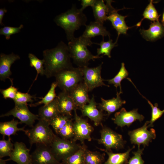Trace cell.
I'll list each match as a JSON object with an SVG mask.
<instances>
[{
    "label": "cell",
    "instance_id": "cell-28",
    "mask_svg": "<svg viewBox=\"0 0 164 164\" xmlns=\"http://www.w3.org/2000/svg\"><path fill=\"white\" fill-rule=\"evenodd\" d=\"M87 148L84 143L75 153L61 162L62 164H85L84 160L85 151Z\"/></svg>",
    "mask_w": 164,
    "mask_h": 164
},
{
    "label": "cell",
    "instance_id": "cell-7",
    "mask_svg": "<svg viewBox=\"0 0 164 164\" xmlns=\"http://www.w3.org/2000/svg\"><path fill=\"white\" fill-rule=\"evenodd\" d=\"M100 133L101 137L97 140L98 143L103 145L105 149L119 150L124 148L126 142L124 140L121 135L106 126L102 128Z\"/></svg>",
    "mask_w": 164,
    "mask_h": 164
},
{
    "label": "cell",
    "instance_id": "cell-19",
    "mask_svg": "<svg viewBox=\"0 0 164 164\" xmlns=\"http://www.w3.org/2000/svg\"><path fill=\"white\" fill-rule=\"evenodd\" d=\"M58 107L61 114L72 117V111L77 109L69 93L62 91L56 97Z\"/></svg>",
    "mask_w": 164,
    "mask_h": 164
},
{
    "label": "cell",
    "instance_id": "cell-31",
    "mask_svg": "<svg viewBox=\"0 0 164 164\" xmlns=\"http://www.w3.org/2000/svg\"><path fill=\"white\" fill-rule=\"evenodd\" d=\"M97 45L100 46V47L98 48L97 50V55L99 56L101 54L106 55L109 58L111 57V53L112 50L117 46V43H114L112 39L109 38V40L105 42L103 38V40L100 43H97Z\"/></svg>",
    "mask_w": 164,
    "mask_h": 164
},
{
    "label": "cell",
    "instance_id": "cell-34",
    "mask_svg": "<svg viewBox=\"0 0 164 164\" xmlns=\"http://www.w3.org/2000/svg\"><path fill=\"white\" fill-rule=\"evenodd\" d=\"M56 87L57 85L56 82L53 83L48 93L42 98L41 101L34 104H31L29 105L32 107H36L42 104L46 105L52 102L57 97L55 93V88Z\"/></svg>",
    "mask_w": 164,
    "mask_h": 164
},
{
    "label": "cell",
    "instance_id": "cell-25",
    "mask_svg": "<svg viewBox=\"0 0 164 164\" xmlns=\"http://www.w3.org/2000/svg\"><path fill=\"white\" fill-rule=\"evenodd\" d=\"M19 124H20V122L14 119L9 121L1 122L0 134L2 135L3 137L5 136L9 137L11 135H15L17 132L22 131L24 132L26 135L27 130H25L24 127L18 128L17 125Z\"/></svg>",
    "mask_w": 164,
    "mask_h": 164
},
{
    "label": "cell",
    "instance_id": "cell-15",
    "mask_svg": "<svg viewBox=\"0 0 164 164\" xmlns=\"http://www.w3.org/2000/svg\"><path fill=\"white\" fill-rule=\"evenodd\" d=\"M9 159L7 161L12 160L17 164H31L30 150L22 142H16Z\"/></svg>",
    "mask_w": 164,
    "mask_h": 164
},
{
    "label": "cell",
    "instance_id": "cell-42",
    "mask_svg": "<svg viewBox=\"0 0 164 164\" xmlns=\"http://www.w3.org/2000/svg\"><path fill=\"white\" fill-rule=\"evenodd\" d=\"M96 0H81L82 7L80 9L83 11L86 7L90 6L92 7L94 4Z\"/></svg>",
    "mask_w": 164,
    "mask_h": 164
},
{
    "label": "cell",
    "instance_id": "cell-5",
    "mask_svg": "<svg viewBox=\"0 0 164 164\" xmlns=\"http://www.w3.org/2000/svg\"><path fill=\"white\" fill-rule=\"evenodd\" d=\"M57 87L68 93L77 84L83 81L80 67H73L63 70L55 76Z\"/></svg>",
    "mask_w": 164,
    "mask_h": 164
},
{
    "label": "cell",
    "instance_id": "cell-45",
    "mask_svg": "<svg viewBox=\"0 0 164 164\" xmlns=\"http://www.w3.org/2000/svg\"><path fill=\"white\" fill-rule=\"evenodd\" d=\"M161 23L164 25V11L162 16V18L161 19Z\"/></svg>",
    "mask_w": 164,
    "mask_h": 164
},
{
    "label": "cell",
    "instance_id": "cell-9",
    "mask_svg": "<svg viewBox=\"0 0 164 164\" xmlns=\"http://www.w3.org/2000/svg\"><path fill=\"white\" fill-rule=\"evenodd\" d=\"M149 121H146L142 127L128 132V135L132 144L137 145L138 146L142 145L144 147L148 146L152 139L156 138L155 131L153 128L148 130Z\"/></svg>",
    "mask_w": 164,
    "mask_h": 164
},
{
    "label": "cell",
    "instance_id": "cell-10",
    "mask_svg": "<svg viewBox=\"0 0 164 164\" xmlns=\"http://www.w3.org/2000/svg\"><path fill=\"white\" fill-rule=\"evenodd\" d=\"M76 109L74 111V121L73 122L74 135L73 140L80 141L82 144L86 140H91V134L94 130L93 127L85 119L77 114Z\"/></svg>",
    "mask_w": 164,
    "mask_h": 164
},
{
    "label": "cell",
    "instance_id": "cell-12",
    "mask_svg": "<svg viewBox=\"0 0 164 164\" xmlns=\"http://www.w3.org/2000/svg\"><path fill=\"white\" fill-rule=\"evenodd\" d=\"M31 154V164H62L55 158L50 146L36 145Z\"/></svg>",
    "mask_w": 164,
    "mask_h": 164
},
{
    "label": "cell",
    "instance_id": "cell-32",
    "mask_svg": "<svg viewBox=\"0 0 164 164\" xmlns=\"http://www.w3.org/2000/svg\"><path fill=\"white\" fill-rule=\"evenodd\" d=\"M72 117L60 114L52 119L49 122L56 134L72 118Z\"/></svg>",
    "mask_w": 164,
    "mask_h": 164
},
{
    "label": "cell",
    "instance_id": "cell-13",
    "mask_svg": "<svg viewBox=\"0 0 164 164\" xmlns=\"http://www.w3.org/2000/svg\"><path fill=\"white\" fill-rule=\"evenodd\" d=\"M106 4L108 8V14L107 20L110 21L118 33V36L116 41L117 43L118 37L121 34H125L127 30L131 27L127 25L125 21V19L127 16H123L118 13L119 10H117L111 5V3L113 1L106 0Z\"/></svg>",
    "mask_w": 164,
    "mask_h": 164
},
{
    "label": "cell",
    "instance_id": "cell-39",
    "mask_svg": "<svg viewBox=\"0 0 164 164\" xmlns=\"http://www.w3.org/2000/svg\"><path fill=\"white\" fill-rule=\"evenodd\" d=\"M23 27L22 24H21L18 27L4 26L0 29V34L5 36L6 39L9 40L10 38L11 35L19 32Z\"/></svg>",
    "mask_w": 164,
    "mask_h": 164
},
{
    "label": "cell",
    "instance_id": "cell-38",
    "mask_svg": "<svg viewBox=\"0 0 164 164\" xmlns=\"http://www.w3.org/2000/svg\"><path fill=\"white\" fill-rule=\"evenodd\" d=\"M34 97L28 93H23L18 91L13 100L15 105L28 104V102L32 103Z\"/></svg>",
    "mask_w": 164,
    "mask_h": 164
},
{
    "label": "cell",
    "instance_id": "cell-1",
    "mask_svg": "<svg viewBox=\"0 0 164 164\" xmlns=\"http://www.w3.org/2000/svg\"><path fill=\"white\" fill-rule=\"evenodd\" d=\"M45 74L47 78L55 77L60 72L73 67L67 45L61 41L55 47L43 52Z\"/></svg>",
    "mask_w": 164,
    "mask_h": 164
},
{
    "label": "cell",
    "instance_id": "cell-30",
    "mask_svg": "<svg viewBox=\"0 0 164 164\" xmlns=\"http://www.w3.org/2000/svg\"><path fill=\"white\" fill-rule=\"evenodd\" d=\"M143 19L138 22L136 26H140L142 21L144 19H147L153 22L159 21L160 15L158 13L153 4V0H151L145 9L143 14Z\"/></svg>",
    "mask_w": 164,
    "mask_h": 164
},
{
    "label": "cell",
    "instance_id": "cell-33",
    "mask_svg": "<svg viewBox=\"0 0 164 164\" xmlns=\"http://www.w3.org/2000/svg\"><path fill=\"white\" fill-rule=\"evenodd\" d=\"M28 57L30 61V66L34 67L37 72L34 80L35 81L39 74L41 75H44V60L43 59L40 60L38 59L35 55L31 53L29 54Z\"/></svg>",
    "mask_w": 164,
    "mask_h": 164
},
{
    "label": "cell",
    "instance_id": "cell-18",
    "mask_svg": "<svg viewBox=\"0 0 164 164\" xmlns=\"http://www.w3.org/2000/svg\"><path fill=\"white\" fill-rule=\"evenodd\" d=\"M20 59L19 56L12 53L9 54L1 53L0 55V79L5 81V79L9 78L12 74L10 68L14 62Z\"/></svg>",
    "mask_w": 164,
    "mask_h": 164
},
{
    "label": "cell",
    "instance_id": "cell-26",
    "mask_svg": "<svg viewBox=\"0 0 164 164\" xmlns=\"http://www.w3.org/2000/svg\"><path fill=\"white\" fill-rule=\"evenodd\" d=\"M92 8L95 21L103 24L107 20L108 14V8L107 4L103 0H96Z\"/></svg>",
    "mask_w": 164,
    "mask_h": 164
},
{
    "label": "cell",
    "instance_id": "cell-23",
    "mask_svg": "<svg viewBox=\"0 0 164 164\" xmlns=\"http://www.w3.org/2000/svg\"><path fill=\"white\" fill-rule=\"evenodd\" d=\"M86 29L82 36L91 39L97 36H108L110 38V33L103 24L96 21L91 22L89 24L86 25Z\"/></svg>",
    "mask_w": 164,
    "mask_h": 164
},
{
    "label": "cell",
    "instance_id": "cell-44",
    "mask_svg": "<svg viewBox=\"0 0 164 164\" xmlns=\"http://www.w3.org/2000/svg\"><path fill=\"white\" fill-rule=\"evenodd\" d=\"M6 160H3L0 158V164H6Z\"/></svg>",
    "mask_w": 164,
    "mask_h": 164
},
{
    "label": "cell",
    "instance_id": "cell-3",
    "mask_svg": "<svg viewBox=\"0 0 164 164\" xmlns=\"http://www.w3.org/2000/svg\"><path fill=\"white\" fill-rule=\"evenodd\" d=\"M97 43L93 42L91 39L83 36L74 37L68 44V46L71 58L74 63L79 67L87 66L90 60L101 58L102 56H98L93 55L87 48L93 44Z\"/></svg>",
    "mask_w": 164,
    "mask_h": 164
},
{
    "label": "cell",
    "instance_id": "cell-37",
    "mask_svg": "<svg viewBox=\"0 0 164 164\" xmlns=\"http://www.w3.org/2000/svg\"><path fill=\"white\" fill-rule=\"evenodd\" d=\"M147 101L148 103L150 105L152 108L151 118L149 121V127L153 126V124L155 121L160 118L164 113V110H161L158 108V104L155 103L154 106L151 102L147 99L144 96L142 95Z\"/></svg>",
    "mask_w": 164,
    "mask_h": 164
},
{
    "label": "cell",
    "instance_id": "cell-4",
    "mask_svg": "<svg viewBox=\"0 0 164 164\" xmlns=\"http://www.w3.org/2000/svg\"><path fill=\"white\" fill-rule=\"evenodd\" d=\"M38 122L29 130L27 135L31 146L34 144L50 145L56 135L50 127L48 122L39 119Z\"/></svg>",
    "mask_w": 164,
    "mask_h": 164
},
{
    "label": "cell",
    "instance_id": "cell-36",
    "mask_svg": "<svg viewBox=\"0 0 164 164\" xmlns=\"http://www.w3.org/2000/svg\"><path fill=\"white\" fill-rule=\"evenodd\" d=\"M57 134L59 135L61 138L64 139H70L73 138L74 133L72 118L59 131Z\"/></svg>",
    "mask_w": 164,
    "mask_h": 164
},
{
    "label": "cell",
    "instance_id": "cell-8",
    "mask_svg": "<svg viewBox=\"0 0 164 164\" xmlns=\"http://www.w3.org/2000/svg\"><path fill=\"white\" fill-rule=\"evenodd\" d=\"M103 62L95 67H89L85 66L80 68L82 72L83 81L89 91L100 86L109 87L103 82L104 79L101 77V73Z\"/></svg>",
    "mask_w": 164,
    "mask_h": 164
},
{
    "label": "cell",
    "instance_id": "cell-6",
    "mask_svg": "<svg viewBox=\"0 0 164 164\" xmlns=\"http://www.w3.org/2000/svg\"><path fill=\"white\" fill-rule=\"evenodd\" d=\"M81 145L73 140L60 138L56 136L50 146L55 158L60 162L75 153Z\"/></svg>",
    "mask_w": 164,
    "mask_h": 164
},
{
    "label": "cell",
    "instance_id": "cell-43",
    "mask_svg": "<svg viewBox=\"0 0 164 164\" xmlns=\"http://www.w3.org/2000/svg\"><path fill=\"white\" fill-rule=\"evenodd\" d=\"M7 10L5 8H1L0 9V24L1 26H4L2 22V19L5 13L7 12Z\"/></svg>",
    "mask_w": 164,
    "mask_h": 164
},
{
    "label": "cell",
    "instance_id": "cell-21",
    "mask_svg": "<svg viewBox=\"0 0 164 164\" xmlns=\"http://www.w3.org/2000/svg\"><path fill=\"white\" fill-rule=\"evenodd\" d=\"M120 94L119 92H117L116 97L109 100H105L101 97V102L98 104V107L100 110L102 111L107 112V116L108 117L111 114L119 109L126 103L125 101L121 99Z\"/></svg>",
    "mask_w": 164,
    "mask_h": 164
},
{
    "label": "cell",
    "instance_id": "cell-17",
    "mask_svg": "<svg viewBox=\"0 0 164 164\" xmlns=\"http://www.w3.org/2000/svg\"><path fill=\"white\" fill-rule=\"evenodd\" d=\"M88 89L82 81L77 84L69 93L73 99L77 109H80L84 106L88 104L90 100L88 95Z\"/></svg>",
    "mask_w": 164,
    "mask_h": 164
},
{
    "label": "cell",
    "instance_id": "cell-16",
    "mask_svg": "<svg viewBox=\"0 0 164 164\" xmlns=\"http://www.w3.org/2000/svg\"><path fill=\"white\" fill-rule=\"evenodd\" d=\"M97 105L94 96L93 95L88 104L84 105L80 109L82 115L89 118L96 126L101 124L104 116L102 111L97 108Z\"/></svg>",
    "mask_w": 164,
    "mask_h": 164
},
{
    "label": "cell",
    "instance_id": "cell-22",
    "mask_svg": "<svg viewBox=\"0 0 164 164\" xmlns=\"http://www.w3.org/2000/svg\"><path fill=\"white\" fill-rule=\"evenodd\" d=\"M60 114L58 109L56 97L50 103L40 108L38 115L39 119L49 123L52 119Z\"/></svg>",
    "mask_w": 164,
    "mask_h": 164
},
{
    "label": "cell",
    "instance_id": "cell-24",
    "mask_svg": "<svg viewBox=\"0 0 164 164\" xmlns=\"http://www.w3.org/2000/svg\"><path fill=\"white\" fill-rule=\"evenodd\" d=\"M134 148L135 146H133L123 153H114L111 150L98 149L106 152L108 156V159L103 164H126L128 163L130 152Z\"/></svg>",
    "mask_w": 164,
    "mask_h": 164
},
{
    "label": "cell",
    "instance_id": "cell-11",
    "mask_svg": "<svg viewBox=\"0 0 164 164\" xmlns=\"http://www.w3.org/2000/svg\"><path fill=\"white\" fill-rule=\"evenodd\" d=\"M12 115L20 120V124L24 123L32 127L36 120L39 118L38 115L32 113L29 110L27 104L15 105L14 107L0 117Z\"/></svg>",
    "mask_w": 164,
    "mask_h": 164
},
{
    "label": "cell",
    "instance_id": "cell-27",
    "mask_svg": "<svg viewBox=\"0 0 164 164\" xmlns=\"http://www.w3.org/2000/svg\"><path fill=\"white\" fill-rule=\"evenodd\" d=\"M105 154L95 151H91L87 148L85 151L84 160L85 164H103Z\"/></svg>",
    "mask_w": 164,
    "mask_h": 164
},
{
    "label": "cell",
    "instance_id": "cell-40",
    "mask_svg": "<svg viewBox=\"0 0 164 164\" xmlns=\"http://www.w3.org/2000/svg\"><path fill=\"white\" fill-rule=\"evenodd\" d=\"M11 85L9 88L5 89H0V92L5 99L9 98L13 100L15 98L18 89L13 86L12 79L10 80Z\"/></svg>",
    "mask_w": 164,
    "mask_h": 164
},
{
    "label": "cell",
    "instance_id": "cell-14",
    "mask_svg": "<svg viewBox=\"0 0 164 164\" xmlns=\"http://www.w3.org/2000/svg\"><path fill=\"white\" fill-rule=\"evenodd\" d=\"M138 110V109H135L128 111L125 108H122L115 114L114 118L112 119L118 126L122 127L127 126L129 127L136 120L142 121L144 119V117L139 114Z\"/></svg>",
    "mask_w": 164,
    "mask_h": 164
},
{
    "label": "cell",
    "instance_id": "cell-2",
    "mask_svg": "<svg viewBox=\"0 0 164 164\" xmlns=\"http://www.w3.org/2000/svg\"><path fill=\"white\" fill-rule=\"evenodd\" d=\"M87 19L80 9L73 5L71 8L56 16L54 21L65 31L68 41L74 37L75 31L82 26H86Z\"/></svg>",
    "mask_w": 164,
    "mask_h": 164
},
{
    "label": "cell",
    "instance_id": "cell-29",
    "mask_svg": "<svg viewBox=\"0 0 164 164\" xmlns=\"http://www.w3.org/2000/svg\"><path fill=\"white\" fill-rule=\"evenodd\" d=\"M128 74V72L125 68V63H122L119 71L114 78L110 79L104 80V81H107L109 84L114 85L116 89L119 87L120 90L119 92L122 94V92L121 82L124 79L127 78Z\"/></svg>",
    "mask_w": 164,
    "mask_h": 164
},
{
    "label": "cell",
    "instance_id": "cell-41",
    "mask_svg": "<svg viewBox=\"0 0 164 164\" xmlns=\"http://www.w3.org/2000/svg\"><path fill=\"white\" fill-rule=\"evenodd\" d=\"M144 148L140 149V146H138V150L132 152L134 155L129 160L128 164H144V161L142 158V155L143 154Z\"/></svg>",
    "mask_w": 164,
    "mask_h": 164
},
{
    "label": "cell",
    "instance_id": "cell-35",
    "mask_svg": "<svg viewBox=\"0 0 164 164\" xmlns=\"http://www.w3.org/2000/svg\"><path fill=\"white\" fill-rule=\"evenodd\" d=\"M14 148V145L11 142L10 137L8 140L3 138L0 141V158L10 156Z\"/></svg>",
    "mask_w": 164,
    "mask_h": 164
},
{
    "label": "cell",
    "instance_id": "cell-20",
    "mask_svg": "<svg viewBox=\"0 0 164 164\" xmlns=\"http://www.w3.org/2000/svg\"><path fill=\"white\" fill-rule=\"evenodd\" d=\"M139 31L142 37L146 40L155 41L164 36V25L159 21L153 22H151L148 29H140Z\"/></svg>",
    "mask_w": 164,
    "mask_h": 164
}]
</instances>
